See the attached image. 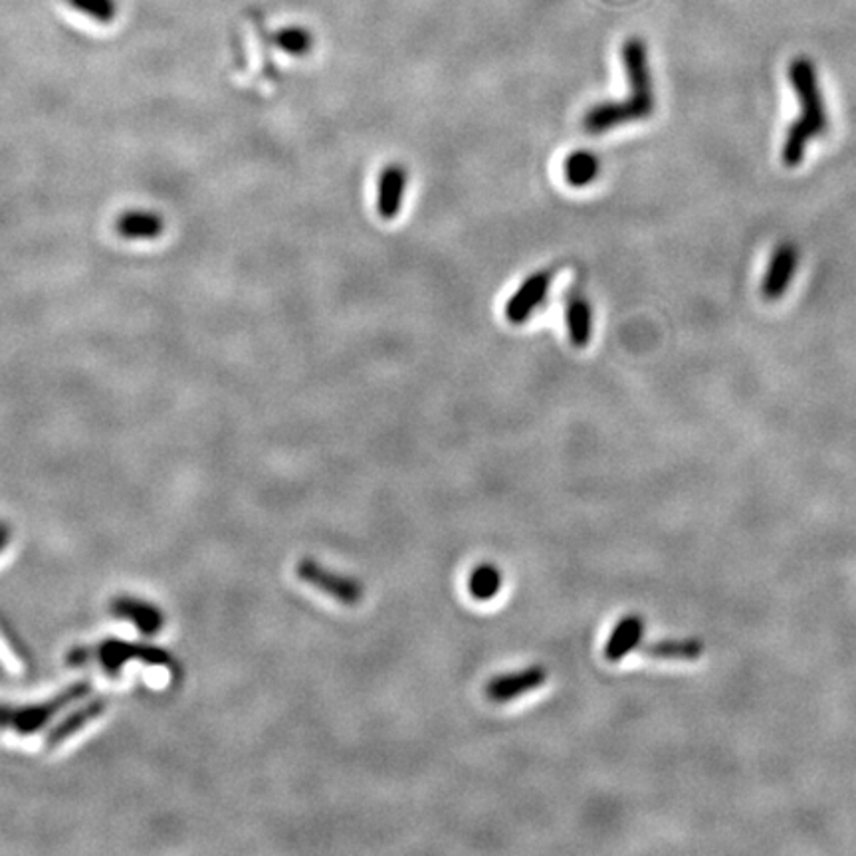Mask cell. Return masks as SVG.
<instances>
[{
    "mask_svg": "<svg viewBox=\"0 0 856 856\" xmlns=\"http://www.w3.org/2000/svg\"><path fill=\"white\" fill-rule=\"evenodd\" d=\"M787 78L797 94L801 114L785 134L784 147H781V161L785 167L795 169L801 165L809 145L817 137L825 136L829 129V114L827 104L820 94L819 76L815 63L799 56L789 62Z\"/></svg>",
    "mask_w": 856,
    "mask_h": 856,
    "instance_id": "cell-2",
    "label": "cell"
},
{
    "mask_svg": "<svg viewBox=\"0 0 856 856\" xmlns=\"http://www.w3.org/2000/svg\"><path fill=\"white\" fill-rule=\"evenodd\" d=\"M622 63L629 80V98L603 101L589 109L583 118L587 134H604L614 127L647 119L655 114V86L647 46L640 38H629L622 46Z\"/></svg>",
    "mask_w": 856,
    "mask_h": 856,
    "instance_id": "cell-1",
    "label": "cell"
},
{
    "mask_svg": "<svg viewBox=\"0 0 856 856\" xmlns=\"http://www.w3.org/2000/svg\"><path fill=\"white\" fill-rule=\"evenodd\" d=\"M274 40H276L279 50L292 56H306L314 45V38L306 28L298 27L282 28L276 32Z\"/></svg>",
    "mask_w": 856,
    "mask_h": 856,
    "instance_id": "cell-15",
    "label": "cell"
},
{
    "mask_svg": "<svg viewBox=\"0 0 856 856\" xmlns=\"http://www.w3.org/2000/svg\"><path fill=\"white\" fill-rule=\"evenodd\" d=\"M799 258L801 256H799L797 244L789 243V240L777 244L774 248L766 274L761 279V296L767 302H777L787 294V289L791 286L795 274H797V268H799Z\"/></svg>",
    "mask_w": 856,
    "mask_h": 856,
    "instance_id": "cell-4",
    "label": "cell"
},
{
    "mask_svg": "<svg viewBox=\"0 0 856 856\" xmlns=\"http://www.w3.org/2000/svg\"><path fill=\"white\" fill-rule=\"evenodd\" d=\"M642 632H645L642 617H639V614L624 617L614 627L613 634L609 637L607 645H604V658L609 662H621L622 658L631 655L632 650L639 649Z\"/></svg>",
    "mask_w": 856,
    "mask_h": 856,
    "instance_id": "cell-8",
    "label": "cell"
},
{
    "mask_svg": "<svg viewBox=\"0 0 856 856\" xmlns=\"http://www.w3.org/2000/svg\"><path fill=\"white\" fill-rule=\"evenodd\" d=\"M551 274L548 272H538L530 278L523 282L522 286L518 288L514 296L508 302L505 306V317L512 322V324H523L528 322L533 312L543 304V299L548 296L551 286Z\"/></svg>",
    "mask_w": 856,
    "mask_h": 856,
    "instance_id": "cell-6",
    "label": "cell"
},
{
    "mask_svg": "<svg viewBox=\"0 0 856 856\" xmlns=\"http://www.w3.org/2000/svg\"><path fill=\"white\" fill-rule=\"evenodd\" d=\"M116 230L126 240H155L165 230V223L151 210H129L118 218Z\"/></svg>",
    "mask_w": 856,
    "mask_h": 856,
    "instance_id": "cell-9",
    "label": "cell"
},
{
    "mask_svg": "<svg viewBox=\"0 0 856 856\" xmlns=\"http://www.w3.org/2000/svg\"><path fill=\"white\" fill-rule=\"evenodd\" d=\"M640 652L665 660H696L702 657L704 645L700 640H660L650 645H640Z\"/></svg>",
    "mask_w": 856,
    "mask_h": 856,
    "instance_id": "cell-11",
    "label": "cell"
},
{
    "mask_svg": "<svg viewBox=\"0 0 856 856\" xmlns=\"http://www.w3.org/2000/svg\"><path fill=\"white\" fill-rule=\"evenodd\" d=\"M565 322H568L569 340L575 347H586L593 334V312L587 298L579 292H573L565 304Z\"/></svg>",
    "mask_w": 856,
    "mask_h": 856,
    "instance_id": "cell-10",
    "label": "cell"
},
{
    "mask_svg": "<svg viewBox=\"0 0 856 856\" xmlns=\"http://www.w3.org/2000/svg\"><path fill=\"white\" fill-rule=\"evenodd\" d=\"M548 675H550L548 668L541 667V665H532V667L523 668L518 672L500 675L488 682L484 695L492 702H512L518 696L528 695L535 688L545 685Z\"/></svg>",
    "mask_w": 856,
    "mask_h": 856,
    "instance_id": "cell-5",
    "label": "cell"
},
{
    "mask_svg": "<svg viewBox=\"0 0 856 856\" xmlns=\"http://www.w3.org/2000/svg\"><path fill=\"white\" fill-rule=\"evenodd\" d=\"M63 2L81 14H86L88 19L100 22V24H109L118 17V2L116 0H63Z\"/></svg>",
    "mask_w": 856,
    "mask_h": 856,
    "instance_id": "cell-14",
    "label": "cell"
},
{
    "mask_svg": "<svg viewBox=\"0 0 856 856\" xmlns=\"http://www.w3.org/2000/svg\"><path fill=\"white\" fill-rule=\"evenodd\" d=\"M502 589V573L494 563H480L479 568L470 573L469 591L480 603H486L500 593Z\"/></svg>",
    "mask_w": 856,
    "mask_h": 856,
    "instance_id": "cell-12",
    "label": "cell"
},
{
    "mask_svg": "<svg viewBox=\"0 0 856 856\" xmlns=\"http://www.w3.org/2000/svg\"><path fill=\"white\" fill-rule=\"evenodd\" d=\"M599 169H601L599 159L591 151H575V154L569 155L568 159H565V165H563L565 179L573 187L591 185L597 179Z\"/></svg>",
    "mask_w": 856,
    "mask_h": 856,
    "instance_id": "cell-13",
    "label": "cell"
},
{
    "mask_svg": "<svg viewBox=\"0 0 856 856\" xmlns=\"http://www.w3.org/2000/svg\"><path fill=\"white\" fill-rule=\"evenodd\" d=\"M377 210L385 220L397 217L405 199L406 171L401 165H388L378 177Z\"/></svg>",
    "mask_w": 856,
    "mask_h": 856,
    "instance_id": "cell-7",
    "label": "cell"
},
{
    "mask_svg": "<svg viewBox=\"0 0 856 856\" xmlns=\"http://www.w3.org/2000/svg\"><path fill=\"white\" fill-rule=\"evenodd\" d=\"M296 575L302 581H306L307 586L316 587L317 591L334 597L335 601L347 604V607L360 604L361 599L365 596V589H363L360 579L335 573L332 569L324 568L316 559H299L298 565H296Z\"/></svg>",
    "mask_w": 856,
    "mask_h": 856,
    "instance_id": "cell-3",
    "label": "cell"
}]
</instances>
